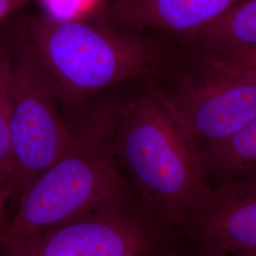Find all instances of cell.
I'll list each match as a JSON object with an SVG mask.
<instances>
[{"instance_id": "cell-1", "label": "cell", "mask_w": 256, "mask_h": 256, "mask_svg": "<svg viewBox=\"0 0 256 256\" xmlns=\"http://www.w3.org/2000/svg\"><path fill=\"white\" fill-rule=\"evenodd\" d=\"M113 144L138 200L166 227L182 228L210 203L198 150L153 84L119 106Z\"/></svg>"}, {"instance_id": "cell-2", "label": "cell", "mask_w": 256, "mask_h": 256, "mask_svg": "<svg viewBox=\"0 0 256 256\" xmlns=\"http://www.w3.org/2000/svg\"><path fill=\"white\" fill-rule=\"evenodd\" d=\"M118 110L104 104L72 129L63 156L20 194L0 250L94 210L138 200L114 151Z\"/></svg>"}, {"instance_id": "cell-3", "label": "cell", "mask_w": 256, "mask_h": 256, "mask_svg": "<svg viewBox=\"0 0 256 256\" xmlns=\"http://www.w3.org/2000/svg\"><path fill=\"white\" fill-rule=\"evenodd\" d=\"M24 38L59 101L70 106L116 84L152 74L162 60V50L152 40L104 19L30 18Z\"/></svg>"}, {"instance_id": "cell-4", "label": "cell", "mask_w": 256, "mask_h": 256, "mask_svg": "<svg viewBox=\"0 0 256 256\" xmlns=\"http://www.w3.org/2000/svg\"><path fill=\"white\" fill-rule=\"evenodd\" d=\"M170 230L134 200L46 230L0 256H172Z\"/></svg>"}, {"instance_id": "cell-5", "label": "cell", "mask_w": 256, "mask_h": 256, "mask_svg": "<svg viewBox=\"0 0 256 256\" xmlns=\"http://www.w3.org/2000/svg\"><path fill=\"white\" fill-rule=\"evenodd\" d=\"M58 101L42 68L23 46L12 64L10 117L12 188L18 198L70 144L72 129L61 116Z\"/></svg>"}, {"instance_id": "cell-6", "label": "cell", "mask_w": 256, "mask_h": 256, "mask_svg": "<svg viewBox=\"0 0 256 256\" xmlns=\"http://www.w3.org/2000/svg\"><path fill=\"white\" fill-rule=\"evenodd\" d=\"M165 101L198 150L216 146L256 118V78L202 68Z\"/></svg>"}, {"instance_id": "cell-7", "label": "cell", "mask_w": 256, "mask_h": 256, "mask_svg": "<svg viewBox=\"0 0 256 256\" xmlns=\"http://www.w3.org/2000/svg\"><path fill=\"white\" fill-rule=\"evenodd\" d=\"M196 256H238L256 248V173L216 183L210 203L182 227Z\"/></svg>"}, {"instance_id": "cell-8", "label": "cell", "mask_w": 256, "mask_h": 256, "mask_svg": "<svg viewBox=\"0 0 256 256\" xmlns=\"http://www.w3.org/2000/svg\"><path fill=\"white\" fill-rule=\"evenodd\" d=\"M241 0H113L104 18L132 32L158 30L192 37Z\"/></svg>"}, {"instance_id": "cell-9", "label": "cell", "mask_w": 256, "mask_h": 256, "mask_svg": "<svg viewBox=\"0 0 256 256\" xmlns=\"http://www.w3.org/2000/svg\"><path fill=\"white\" fill-rule=\"evenodd\" d=\"M192 38L204 52V59L256 48V0H241Z\"/></svg>"}, {"instance_id": "cell-10", "label": "cell", "mask_w": 256, "mask_h": 256, "mask_svg": "<svg viewBox=\"0 0 256 256\" xmlns=\"http://www.w3.org/2000/svg\"><path fill=\"white\" fill-rule=\"evenodd\" d=\"M207 180L218 182L256 173V118L236 134L216 146L198 151Z\"/></svg>"}, {"instance_id": "cell-11", "label": "cell", "mask_w": 256, "mask_h": 256, "mask_svg": "<svg viewBox=\"0 0 256 256\" xmlns=\"http://www.w3.org/2000/svg\"><path fill=\"white\" fill-rule=\"evenodd\" d=\"M14 60L0 48V174L12 187L10 147V117L12 108ZM14 190V188H12Z\"/></svg>"}, {"instance_id": "cell-12", "label": "cell", "mask_w": 256, "mask_h": 256, "mask_svg": "<svg viewBox=\"0 0 256 256\" xmlns=\"http://www.w3.org/2000/svg\"><path fill=\"white\" fill-rule=\"evenodd\" d=\"M202 66L224 74L256 78V48L230 54L205 58Z\"/></svg>"}, {"instance_id": "cell-13", "label": "cell", "mask_w": 256, "mask_h": 256, "mask_svg": "<svg viewBox=\"0 0 256 256\" xmlns=\"http://www.w3.org/2000/svg\"><path fill=\"white\" fill-rule=\"evenodd\" d=\"M46 16L57 21L82 18L94 7L96 0H40Z\"/></svg>"}, {"instance_id": "cell-14", "label": "cell", "mask_w": 256, "mask_h": 256, "mask_svg": "<svg viewBox=\"0 0 256 256\" xmlns=\"http://www.w3.org/2000/svg\"><path fill=\"white\" fill-rule=\"evenodd\" d=\"M12 194V185L0 174V240L10 222L7 216V202Z\"/></svg>"}, {"instance_id": "cell-15", "label": "cell", "mask_w": 256, "mask_h": 256, "mask_svg": "<svg viewBox=\"0 0 256 256\" xmlns=\"http://www.w3.org/2000/svg\"><path fill=\"white\" fill-rule=\"evenodd\" d=\"M30 0H0V20L24 7Z\"/></svg>"}, {"instance_id": "cell-16", "label": "cell", "mask_w": 256, "mask_h": 256, "mask_svg": "<svg viewBox=\"0 0 256 256\" xmlns=\"http://www.w3.org/2000/svg\"><path fill=\"white\" fill-rule=\"evenodd\" d=\"M256 256V250L247 252H245V254H240V256Z\"/></svg>"}, {"instance_id": "cell-17", "label": "cell", "mask_w": 256, "mask_h": 256, "mask_svg": "<svg viewBox=\"0 0 256 256\" xmlns=\"http://www.w3.org/2000/svg\"><path fill=\"white\" fill-rule=\"evenodd\" d=\"M180 256V254H178V252H176V254H174V256Z\"/></svg>"}]
</instances>
